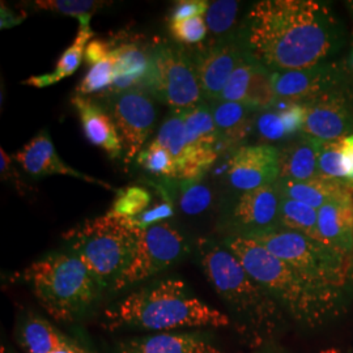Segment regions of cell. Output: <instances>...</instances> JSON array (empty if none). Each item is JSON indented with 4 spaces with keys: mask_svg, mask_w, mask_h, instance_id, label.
<instances>
[{
    "mask_svg": "<svg viewBox=\"0 0 353 353\" xmlns=\"http://www.w3.org/2000/svg\"><path fill=\"white\" fill-rule=\"evenodd\" d=\"M338 38V26L323 4L263 0L248 13L240 42L254 62L276 72L319 65L335 49Z\"/></svg>",
    "mask_w": 353,
    "mask_h": 353,
    "instance_id": "1",
    "label": "cell"
},
{
    "mask_svg": "<svg viewBox=\"0 0 353 353\" xmlns=\"http://www.w3.org/2000/svg\"><path fill=\"white\" fill-rule=\"evenodd\" d=\"M248 274L262 285L290 316L307 327L321 326L339 310L341 290L319 285L283 262L256 241L233 234L223 242Z\"/></svg>",
    "mask_w": 353,
    "mask_h": 353,
    "instance_id": "2",
    "label": "cell"
},
{
    "mask_svg": "<svg viewBox=\"0 0 353 353\" xmlns=\"http://www.w3.org/2000/svg\"><path fill=\"white\" fill-rule=\"evenodd\" d=\"M230 318L192 296L185 281L165 279L130 293L121 303L106 309L108 330L138 328L173 331L188 327H227Z\"/></svg>",
    "mask_w": 353,
    "mask_h": 353,
    "instance_id": "3",
    "label": "cell"
},
{
    "mask_svg": "<svg viewBox=\"0 0 353 353\" xmlns=\"http://www.w3.org/2000/svg\"><path fill=\"white\" fill-rule=\"evenodd\" d=\"M20 279L48 314L58 322H74L97 301L101 285L74 254L52 252L20 274Z\"/></svg>",
    "mask_w": 353,
    "mask_h": 353,
    "instance_id": "4",
    "label": "cell"
},
{
    "mask_svg": "<svg viewBox=\"0 0 353 353\" xmlns=\"http://www.w3.org/2000/svg\"><path fill=\"white\" fill-rule=\"evenodd\" d=\"M198 255L205 278L224 303L255 327L267 332L278 327V301L248 274L224 243L201 239Z\"/></svg>",
    "mask_w": 353,
    "mask_h": 353,
    "instance_id": "5",
    "label": "cell"
},
{
    "mask_svg": "<svg viewBox=\"0 0 353 353\" xmlns=\"http://www.w3.org/2000/svg\"><path fill=\"white\" fill-rule=\"evenodd\" d=\"M139 229L131 219L108 212L70 229L63 239L71 254L87 265L102 290L125 271L138 242Z\"/></svg>",
    "mask_w": 353,
    "mask_h": 353,
    "instance_id": "6",
    "label": "cell"
},
{
    "mask_svg": "<svg viewBox=\"0 0 353 353\" xmlns=\"http://www.w3.org/2000/svg\"><path fill=\"white\" fill-rule=\"evenodd\" d=\"M246 237L319 285L341 290L353 278V255L299 232L278 227Z\"/></svg>",
    "mask_w": 353,
    "mask_h": 353,
    "instance_id": "7",
    "label": "cell"
},
{
    "mask_svg": "<svg viewBox=\"0 0 353 353\" xmlns=\"http://www.w3.org/2000/svg\"><path fill=\"white\" fill-rule=\"evenodd\" d=\"M140 88L173 112L188 110L204 102L192 58L169 43L150 50V68Z\"/></svg>",
    "mask_w": 353,
    "mask_h": 353,
    "instance_id": "8",
    "label": "cell"
},
{
    "mask_svg": "<svg viewBox=\"0 0 353 353\" xmlns=\"http://www.w3.org/2000/svg\"><path fill=\"white\" fill-rule=\"evenodd\" d=\"M188 252L186 237L168 221L139 229L131 261L114 283L113 290H126L163 272L179 262Z\"/></svg>",
    "mask_w": 353,
    "mask_h": 353,
    "instance_id": "9",
    "label": "cell"
},
{
    "mask_svg": "<svg viewBox=\"0 0 353 353\" xmlns=\"http://www.w3.org/2000/svg\"><path fill=\"white\" fill-rule=\"evenodd\" d=\"M112 94L108 112L123 143L125 164H130L144 150L156 123L157 110L151 94L144 89H127Z\"/></svg>",
    "mask_w": 353,
    "mask_h": 353,
    "instance_id": "10",
    "label": "cell"
},
{
    "mask_svg": "<svg viewBox=\"0 0 353 353\" xmlns=\"http://www.w3.org/2000/svg\"><path fill=\"white\" fill-rule=\"evenodd\" d=\"M280 176V151L270 144L243 145L228 160V178L234 189L250 191L274 185Z\"/></svg>",
    "mask_w": 353,
    "mask_h": 353,
    "instance_id": "11",
    "label": "cell"
},
{
    "mask_svg": "<svg viewBox=\"0 0 353 353\" xmlns=\"http://www.w3.org/2000/svg\"><path fill=\"white\" fill-rule=\"evenodd\" d=\"M245 55L241 42L230 38L214 41L195 52L192 62L204 100L212 101L220 97L229 77Z\"/></svg>",
    "mask_w": 353,
    "mask_h": 353,
    "instance_id": "12",
    "label": "cell"
},
{
    "mask_svg": "<svg viewBox=\"0 0 353 353\" xmlns=\"http://www.w3.org/2000/svg\"><path fill=\"white\" fill-rule=\"evenodd\" d=\"M12 159L26 170V173L34 178L48 176H72L118 192V190L114 189L112 185L94 176H87L65 164L55 151L48 130L38 132L33 139L29 140L21 150L13 154Z\"/></svg>",
    "mask_w": 353,
    "mask_h": 353,
    "instance_id": "13",
    "label": "cell"
},
{
    "mask_svg": "<svg viewBox=\"0 0 353 353\" xmlns=\"http://www.w3.org/2000/svg\"><path fill=\"white\" fill-rule=\"evenodd\" d=\"M154 140L174 159L178 168V179L199 181L216 161L190 144L181 112H173L165 119Z\"/></svg>",
    "mask_w": 353,
    "mask_h": 353,
    "instance_id": "14",
    "label": "cell"
},
{
    "mask_svg": "<svg viewBox=\"0 0 353 353\" xmlns=\"http://www.w3.org/2000/svg\"><path fill=\"white\" fill-rule=\"evenodd\" d=\"M281 195L276 183L242 192L236 203L232 219L241 236L280 227Z\"/></svg>",
    "mask_w": 353,
    "mask_h": 353,
    "instance_id": "15",
    "label": "cell"
},
{
    "mask_svg": "<svg viewBox=\"0 0 353 353\" xmlns=\"http://www.w3.org/2000/svg\"><path fill=\"white\" fill-rule=\"evenodd\" d=\"M305 106L303 134L321 141L345 138L351 130V118L341 99L323 93L301 102Z\"/></svg>",
    "mask_w": 353,
    "mask_h": 353,
    "instance_id": "16",
    "label": "cell"
},
{
    "mask_svg": "<svg viewBox=\"0 0 353 353\" xmlns=\"http://www.w3.org/2000/svg\"><path fill=\"white\" fill-rule=\"evenodd\" d=\"M72 105L89 143L103 150L113 160L123 157V143L110 113L100 103L83 96L74 97Z\"/></svg>",
    "mask_w": 353,
    "mask_h": 353,
    "instance_id": "17",
    "label": "cell"
},
{
    "mask_svg": "<svg viewBox=\"0 0 353 353\" xmlns=\"http://www.w3.org/2000/svg\"><path fill=\"white\" fill-rule=\"evenodd\" d=\"M276 188L281 196L303 203L316 210L327 203L353 196V182L345 178L318 176L303 182L280 178Z\"/></svg>",
    "mask_w": 353,
    "mask_h": 353,
    "instance_id": "18",
    "label": "cell"
},
{
    "mask_svg": "<svg viewBox=\"0 0 353 353\" xmlns=\"http://www.w3.org/2000/svg\"><path fill=\"white\" fill-rule=\"evenodd\" d=\"M115 353H224L196 334L161 332L121 341Z\"/></svg>",
    "mask_w": 353,
    "mask_h": 353,
    "instance_id": "19",
    "label": "cell"
},
{
    "mask_svg": "<svg viewBox=\"0 0 353 353\" xmlns=\"http://www.w3.org/2000/svg\"><path fill=\"white\" fill-rule=\"evenodd\" d=\"M318 234L321 242L353 255V196L318 210Z\"/></svg>",
    "mask_w": 353,
    "mask_h": 353,
    "instance_id": "20",
    "label": "cell"
},
{
    "mask_svg": "<svg viewBox=\"0 0 353 353\" xmlns=\"http://www.w3.org/2000/svg\"><path fill=\"white\" fill-rule=\"evenodd\" d=\"M330 79L323 67L271 72L272 87L278 99L290 102L309 101L323 94L322 89Z\"/></svg>",
    "mask_w": 353,
    "mask_h": 353,
    "instance_id": "21",
    "label": "cell"
},
{
    "mask_svg": "<svg viewBox=\"0 0 353 353\" xmlns=\"http://www.w3.org/2000/svg\"><path fill=\"white\" fill-rule=\"evenodd\" d=\"M323 141L301 137L280 151V176L279 179L309 181L319 176L318 156Z\"/></svg>",
    "mask_w": 353,
    "mask_h": 353,
    "instance_id": "22",
    "label": "cell"
},
{
    "mask_svg": "<svg viewBox=\"0 0 353 353\" xmlns=\"http://www.w3.org/2000/svg\"><path fill=\"white\" fill-rule=\"evenodd\" d=\"M112 57L115 76L109 92L118 93L140 88L150 68V51L143 50L134 43H123L113 49Z\"/></svg>",
    "mask_w": 353,
    "mask_h": 353,
    "instance_id": "23",
    "label": "cell"
},
{
    "mask_svg": "<svg viewBox=\"0 0 353 353\" xmlns=\"http://www.w3.org/2000/svg\"><path fill=\"white\" fill-rule=\"evenodd\" d=\"M90 20H92V16H83L79 19L80 28H79L75 41L61 55L57 67L52 72L45 74V75L32 76L24 80L23 84L38 89L45 88L72 75L81 63V59L84 58V52L88 46L90 38L94 37V32L90 28Z\"/></svg>",
    "mask_w": 353,
    "mask_h": 353,
    "instance_id": "24",
    "label": "cell"
},
{
    "mask_svg": "<svg viewBox=\"0 0 353 353\" xmlns=\"http://www.w3.org/2000/svg\"><path fill=\"white\" fill-rule=\"evenodd\" d=\"M181 113L185 121L190 144L203 154L217 160L224 143L214 125L208 102H202L195 108L182 110Z\"/></svg>",
    "mask_w": 353,
    "mask_h": 353,
    "instance_id": "25",
    "label": "cell"
},
{
    "mask_svg": "<svg viewBox=\"0 0 353 353\" xmlns=\"http://www.w3.org/2000/svg\"><path fill=\"white\" fill-rule=\"evenodd\" d=\"M208 105L224 144L239 143L249 135L252 128L250 114L254 112L250 106L223 100H212Z\"/></svg>",
    "mask_w": 353,
    "mask_h": 353,
    "instance_id": "26",
    "label": "cell"
},
{
    "mask_svg": "<svg viewBox=\"0 0 353 353\" xmlns=\"http://www.w3.org/2000/svg\"><path fill=\"white\" fill-rule=\"evenodd\" d=\"M20 341L28 353H51L72 343L50 322L39 316L26 319L20 331Z\"/></svg>",
    "mask_w": 353,
    "mask_h": 353,
    "instance_id": "27",
    "label": "cell"
},
{
    "mask_svg": "<svg viewBox=\"0 0 353 353\" xmlns=\"http://www.w3.org/2000/svg\"><path fill=\"white\" fill-rule=\"evenodd\" d=\"M280 227L321 241L318 234V210L285 196H281Z\"/></svg>",
    "mask_w": 353,
    "mask_h": 353,
    "instance_id": "28",
    "label": "cell"
},
{
    "mask_svg": "<svg viewBox=\"0 0 353 353\" xmlns=\"http://www.w3.org/2000/svg\"><path fill=\"white\" fill-rule=\"evenodd\" d=\"M176 202L179 210L188 216H198L208 211L212 204V191L199 181L181 179L176 185Z\"/></svg>",
    "mask_w": 353,
    "mask_h": 353,
    "instance_id": "29",
    "label": "cell"
},
{
    "mask_svg": "<svg viewBox=\"0 0 353 353\" xmlns=\"http://www.w3.org/2000/svg\"><path fill=\"white\" fill-rule=\"evenodd\" d=\"M240 3L234 0H216L210 4L204 19L208 26V33L216 41L228 39V33L234 26Z\"/></svg>",
    "mask_w": 353,
    "mask_h": 353,
    "instance_id": "30",
    "label": "cell"
},
{
    "mask_svg": "<svg viewBox=\"0 0 353 353\" xmlns=\"http://www.w3.org/2000/svg\"><path fill=\"white\" fill-rule=\"evenodd\" d=\"M137 164L151 174L178 179V168L172 154L156 140L151 141L135 159Z\"/></svg>",
    "mask_w": 353,
    "mask_h": 353,
    "instance_id": "31",
    "label": "cell"
},
{
    "mask_svg": "<svg viewBox=\"0 0 353 353\" xmlns=\"http://www.w3.org/2000/svg\"><path fill=\"white\" fill-rule=\"evenodd\" d=\"M276 100L278 97L272 87L270 71L261 64H255L245 105L250 106L254 110H267L275 105Z\"/></svg>",
    "mask_w": 353,
    "mask_h": 353,
    "instance_id": "32",
    "label": "cell"
},
{
    "mask_svg": "<svg viewBox=\"0 0 353 353\" xmlns=\"http://www.w3.org/2000/svg\"><path fill=\"white\" fill-rule=\"evenodd\" d=\"M318 170L319 176L347 179L348 166L343 138L322 143L318 156Z\"/></svg>",
    "mask_w": 353,
    "mask_h": 353,
    "instance_id": "33",
    "label": "cell"
},
{
    "mask_svg": "<svg viewBox=\"0 0 353 353\" xmlns=\"http://www.w3.org/2000/svg\"><path fill=\"white\" fill-rule=\"evenodd\" d=\"M152 202V195L139 186H130L126 189L118 190L110 214L134 219L147 211Z\"/></svg>",
    "mask_w": 353,
    "mask_h": 353,
    "instance_id": "34",
    "label": "cell"
},
{
    "mask_svg": "<svg viewBox=\"0 0 353 353\" xmlns=\"http://www.w3.org/2000/svg\"><path fill=\"white\" fill-rule=\"evenodd\" d=\"M256 62H254L252 58L246 54L241 59L239 65L234 68L233 74L229 77L227 85L221 92L220 97L217 100L229 102H240L246 103L248 92L252 81V71Z\"/></svg>",
    "mask_w": 353,
    "mask_h": 353,
    "instance_id": "35",
    "label": "cell"
},
{
    "mask_svg": "<svg viewBox=\"0 0 353 353\" xmlns=\"http://www.w3.org/2000/svg\"><path fill=\"white\" fill-rule=\"evenodd\" d=\"M32 4L34 10L72 16L79 20L83 16H93L108 3L97 0H37Z\"/></svg>",
    "mask_w": 353,
    "mask_h": 353,
    "instance_id": "36",
    "label": "cell"
},
{
    "mask_svg": "<svg viewBox=\"0 0 353 353\" xmlns=\"http://www.w3.org/2000/svg\"><path fill=\"white\" fill-rule=\"evenodd\" d=\"M114 62L112 54L103 59L100 63L94 64L90 67L87 75L81 80L77 87V96H89L94 93H100L103 90H110L113 87Z\"/></svg>",
    "mask_w": 353,
    "mask_h": 353,
    "instance_id": "37",
    "label": "cell"
},
{
    "mask_svg": "<svg viewBox=\"0 0 353 353\" xmlns=\"http://www.w3.org/2000/svg\"><path fill=\"white\" fill-rule=\"evenodd\" d=\"M170 33L176 41L188 45L199 43L207 37L208 26L204 16L192 17L182 21H170Z\"/></svg>",
    "mask_w": 353,
    "mask_h": 353,
    "instance_id": "38",
    "label": "cell"
},
{
    "mask_svg": "<svg viewBox=\"0 0 353 353\" xmlns=\"http://www.w3.org/2000/svg\"><path fill=\"white\" fill-rule=\"evenodd\" d=\"M255 127L261 138L265 141H278L288 137L280 115L274 110L267 109L259 114L255 119Z\"/></svg>",
    "mask_w": 353,
    "mask_h": 353,
    "instance_id": "39",
    "label": "cell"
},
{
    "mask_svg": "<svg viewBox=\"0 0 353 353\" xmlns=\"http://www.w3.org/2000/svg\"><path fill=\"white\" fill-rule=\"evenodd\" d=\"M163 198L164 201L159 203L153 210H148L139 214L138 217L131 219L134 225L138 229H145V228L164 223L166 219H169L173 214V205H172V199L168 195V191H165L164 189H163Z\"/></svg>",
    "mask_w": 353,
    "mask_h": 353,
    "instance_id": "40",
    "label": "cell"
},
{
    "mask_svg": "<svg viewBox=\"0 0 353 353\" xmlns=\"http://www.w3.org/2000/svg\"><path fill=\"white\" fill-rule=\"evenodd\" d=\"M210 1L207 0H182L174 4L170 14V21H182L192 17L205 16L210 8Z\"/></svg>",
    "mask_w": 353,
    "mask_h": 353,
    "instance_id": "41",
    "label": "cell"
},
{
    "mask_svg": "<svg viewBox=\"0 0 353 353\" xmlns=\"http://www.w3.org/2000/svg\"><path fill=\"white\" fill-rule=\"evenodd\" d=\"M288 137L303 131L305 122V106L301 102H290L285 108H281L278 112Z\"/></svg>",
    "mask_w": 353,
    "mask_h": 353,
    "instance_id": "42",
    "label": "cell"
},
{
    "mask_svg": "<svg viewBox=\"0 0 353 353\" xmlns=\"http://www.w3.org/2000/svg\"><path fill=\"white\" fill-rule=\"evenodd\" d=\"M113 49H110V43L102 39H93L90 41L84 52V59L87 63L92 65L100 63L103 59H106Z\"/></svg>",
    "mask_w": 353,
    "mask_h": 353,
    "instance_id": "43",
    "label": "cell"
},
{
    "mask_svg": "<svg viewBox=\"0 0 353 353\" xmlns=\"http://www.w3.org/2000/svg\"><path fill=\"white\" fill-rule=\"evenodd\" d=\"M26 14H16V12H13L12 10L10 7H7L3 1H1V23H0V28L1 29H10L13 26H19L21 24L24 20H26Z\"/></svg>",
    "mask_w": 353,
    "mask_h": 353,
    "instance_id": "44",
    "label": "cell"
},
{
    "mask_svg": "<svg viewBox=\"0 0 353 353\" xmlns=\"http://www.w3.org/2000/svg\"><path fill=\"white\" fill-rule=\"evenodd\" d=\"M343 143H344V151L347 156V166H348L347 179L353 182V135L343 138Z\"/></svg>",
    "mask_w": 353,
    "mask_h": 353,
    "instance_id": "45",
    "label": "cell"
},
{
    "mask_svg": "<svg viewBox=\"0 0 353 353\" xmlns=\"http://www.w3.org/2000/svg\"><path fill=\"white\" fill-rule=\"evenodd\" d=\"M51 353H90L89 351H87L85 348H83L81 345H79L75 341H72L71 344H68V345H65L63 348H59V350H57V351H54V352Z\"/></svg>",
    "mask_w": 353,
    "mask_h": 353,
    "instance_id": "46",
    "label": "cell"
}]
</instances>
